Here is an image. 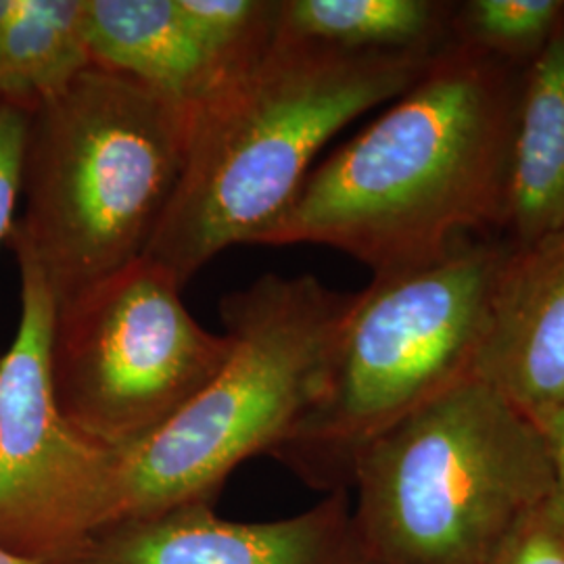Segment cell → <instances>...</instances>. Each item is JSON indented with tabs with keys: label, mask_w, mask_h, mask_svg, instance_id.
Returning a JSON list of instances; mask_svg holds the SVG:
<instances>
[{
	"label": "cell",
	"mask_w": 564,
	"mask_h": 564,
	"mask_svg": "<svg viewBox=\"0 0 564 564\" xmlns=\"http://www.w3.org/2000/svg\"><path fill=\"white\" fill-rule=\"evenodd\" d=\"M506 224L512 245L564 230V18L523 78Z\"/></svg>",
	"instance_id": "12"
},
{
	"label": "cell",
	"mask_w": 564,
	"mask_h": 564,
	"mask_svg": "<svg viewBox=\"0 0 564 564\" xmlns=\"http://www.w3.org/2000/svg\"><path fill=\"white\" fill-rule=\"evenodd\" d=\"M178 7L220 86L253 67L276 39L279 0H178Z\"/></svg>",
	"instance_id": "15"
},
{
	"label": "cell",
	"mask_w": 564,
	"mask_h": 564,
	"mask_svg": "<svg viewBox=\"0 0 564 564\" xmlns=\"http://www.w3.org/2000/svg\"><path fill=\"white\" fill-rule=\"evenodd\" d=\"M494 564H564V531L542 512L524 524Z\"/></svg>",
	"instance_id": "18"
},
{
	"label": "cell",
	"mask_w": 564,
	"mask_h": 564,
	"mask_svg": "<svg viewBox=\"0 0 564 564\" xmlns=\"http://www.w3.org/2000/svg\"><path fill=\"white\" fill-rule=\"evenodd\" d=\"M18 11V0H0V57L7 44V36L11 30V23Z\"/></svg>",
	"instance_id": "20"
},
{
	"label": "cell",
	"mask_w": 564,
	"mask_h": 564,
	"mask_svg": "<svg viewBox=\"0 0 564 564\" xmlns=\"http://www.w3.org/2000/svg\"><path fill=\"white\" fill-rule=\"evenodd\" d=\"M512 242H464L437 262L375 276L354 293L323 393L270 456L303 484L349 491L366 447L475 377Z\"/></svg>",
	"instance_id": "6"
},
{
	"label": "cell",
	"mask_w": 564,
	"mask_h": 564,
	"mask_svg": "<svg viewBox=\"0 0 564 564\" xmlns=\"http://www.w3.org/2000/svg\"><path fill=\"white\" fill-rule=\"evenodd\" d=\"M547 442L552 445V454H554V464H556V494L550 508L545 510L547 519L554 524H558L561 529L564 527V410L558 416V421L554 424Z\"/></svg>",
	"instance_id": "19"
},
{
	"label": "cell",
	"mask_w": 564,
	"mask_h": 564,
	"mask_svg": "<svg viewBox=\"0 0 564 564\" xmlns=\"http://www.w3.org/2000/svg\"><path fill=\"white\" fill-rule=\"evenodd\" d=\"M80 564H366L349 491H330L302 514L270 523L224 521L214 505H191L116 524Z\"/></svg>",
	"instance_id": "9"
},
{
	"label": "cell",
	"mask_w": 564,
	"mask_h": 564,
	"mask_svg": "<svg viewBox=\"0 0 564 564\" xmlns=\"http://www.w3.org/2000/svg\"><path fill=\"white\" fill-rule=\"evenodd\" d=\"M90 67L86 0H18L0 57V101L34 113Z\"/></svg>",
	"instance_id": "14"
},
{
	"label": "cell",
	"mask_w": 564,
	"mask_h": 564,
	"mask_svg": "<svg viewBox=\"0 0 564 564\" xmlns=\"http://www.w3.org/2000/svg\"><path fill=\"white\" fill-rule=\"evenodd\" d=\"M563 531H564V527H563Z\"/></svg>",
	"instance_id": "22"
},
{
	"label": "cell",
	"mask_w": 564,
	"mask_h": 564,
	"mask_svg": "<svg viewBox=\"0 0 564 564\" xmlns=\"http://www.w3.org/2000/svg\"><path fill=\"white\" fill-rule=\"evenodd\" d=\"M523 80L473 42L444 44L423 76L310 170L258 245H323L375 276L437 262L506 224Z\"/></svg>",
	"instance_id": "1"
},
{
	"label": "cell",
	"mask_w": 564,
	"mask_h": 564,
	"mask_svg": "<svg viewBox=\"0 0 564 564\" xmlns=\"http://www.w3.org/2000/svg\"><path fill=\"white\" fill-rule=\"evenodd\" d=\"M437 51L360 55L276 32L262 59L193 107L181 181L144 258L184 286L224 249L258 245L324 144L402 97Z\"/></svg>",
	"instance_id": "2"
},
{
	"label": "cell",
	"mask_w": 564,
	"mask_h": 564,
	"mask_svg": "<svg viewBox=\"0 0 564 564\" xmlns=\"http://www.w3.org/2000/svg\"><path fill=\"white\" fill-rule=\"evenodd\" d=\"M0 564H41V563H36V561H32V558H25V556H21V554H15V552H11V550H4V547H0Z\"/></svg>",
	"instance_id": "21"
},
{
	"label": "cell",
	"mask_w": 564,
	"mask_h": 564,
	"mask_svg": "<svg viewBox=\"0 0 564 564\" xmlns=\"http://www.w3.org/2000/svg\"><path fill=\"white\" fill-rule=\"evenodd\" d=\"M178 281L139 258L55 305L51 381L84 437L123 454L149 440L223 368L230 339L193 318Z\"/></svg>",
	"instance_id": "7"
},
{
	"label": "cell",
	"mask_w": 564,
	"mask_h": 564,
	"mask_svg": "<svg viewBox=\"0 0 564 564\" xmlns=\"http://www.w3.org/2000/svg\"><path fill=\"white\" fill-rule=\"evenodd\" d=\"M351 302L354 293L310 274H265L224 297L226 362L162 429L120 454L107 529L214 505L239 464L270 456L323 393Z\"/></svg>",
	"instance_id": "5"
},
{
	"label": "cell",
	"mask_w": 564,
	"mask_h": 564,
	"mask_svg": "<svg viewBox=\"0 0 564 564\" xmlns=\"http://www.w3.org/2000/svg\"><path fill=\"white\" fill-rule=\"evenodd\" d=\"M86 32L95 67L170 101L197 107L220 86L178 0H86Z\"/></svg>",
	"instance_id": "11"
},
{
	"label": "cell",
	"mask_w": 564,
	"mask_h": 564,
	"mask_svg": "<svg viewBox=\"0 0 564 564\" xmlns=\"http://www.w3.org/2000/svg\"><path fill=\"white\" fill-rule=\"evenodd\" d=\"M30 113L0 101V242L13 228V214L21 197L23 153L28 141Z\"/></svg>",
	"instance_id": "17"
},
{
	"label": "cell",
	"mask_w": 564,
	"mask_h": 564,
	"mask_svg": "<svg viewBox=\"0 0 564 564\" xmlns=\"http://www.w3.org/2000/svg\"><path fill=\"white\" fill-rule=\"evenodd\" d=\"M18 333L0 358V547L41 564H80L109 527L120 454L84 437L55 400V300L20 242Z\"/></svg>",
	"instance_id": "8"
},
{
	"label": "cell",
	"mask_w": 564,
	"mask_h": 564,
	"mask_svg": "<svg viewBox=\"0 0 564 564\" xmlns=\"http://www.w3.org/2000/svg\"><path fill=\"white\" fill-rule=\"evenodd\" d=\"M193 107L90 67L30 113L25 214L7 241L39 263L55 305L144 256L181 181Z\"/></svg>",
	"instance_id": "3"
},
{
	"label": "cell",
	"mask_w": 564,
	"mask_h": 564,
	"mask_svg": "<svg viewBox=\"0 0 564 564\" xmlns=\"http://www.w3.org/2000/svg\"><path fill=\"white\" fill-rule=\"evenodd\" d=\"M449 21L435 0H279L276 32L341 53H433Z\"/></svg>",
	"instance_id": "13"
},
{
	"label": "cell",
	"mask_w": 564,
	"mask_h": 564,
	"mask_svg": "<svg viewBox=\"0 0 564 564\" xmlns=\"http://www.w3.org/2000/svg\"><path fill=\"white\" fill-rule=\"evenodd\" d=\"M475 377L550 437L564 410V230L510 247Z\"/></svg>",
	"instance_id": "10"
},
{
	"label": "cell",
	"mask_w": 564,
	"mask_h": 564,
	"mask_svg": "<svg viewBox=\"0 0 564 564\" xmlns=\"http://www.w3.org/2000/svg\"><path fill=\"white\" fill-rule=\"evenodd\" d=\"M563 18V0H473L456 13L463 41L508 63L535 59Z\"/></svg>",
	"instance_id": "16"
},
{
	"label": "cell",
	"mask_w": 564,
	"mask_h": 564,
	"mask_svg": "<svg viewBox=\"0 0 564 564\" xmlns=\"http://www.w3.org/2000/svg\"><path fill=\"white\" fill-rule=\"evenodd\" d=\"M351 523L366 564H494L556 494L544 433L477 377L366 447Z\"/></svg>",
	"instance_id": "4"
}]
</instances>
